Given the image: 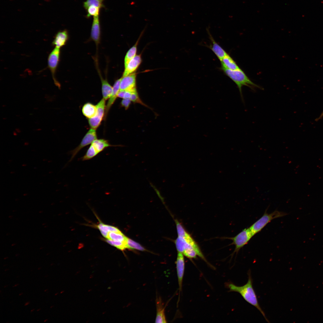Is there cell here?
Here are the masks:
<instances>
[{"instance_id":"obj_1","label":"cell","mask_w":323,"mask_h":323,"mask_svg":"<svg viewBox=\"0 0 323 323\" xmlns=\"http://www.w3.org/2000/svg\"><path fill=\"white\" fill-rule=\"evenodd\" d=\"M248 281L244 285L238 286L233 283L229 284L228 287L230 291L239 293L246 301L256 308L262 314L266 321L269 322L258 302L257 295L253 287L252 280L250 270L248 271Z\"/></svg>"},{"instance_id":"obj_2","label":"cell","mask_w":323,"mask_h":323,"mask_svg":"<svg viewBox=\"0 0 323 323\" xmlns=\"http://www.w3.org/2000/svg\"><path fill=\"white\" fill-rule=\"evenodd\" d=\"M220 69L225 74L236 84L243 101H244V99L242 88L243 86H247L254 91L256 88L261 89L259 86L251 80L241 69L235 70H229L222 67H221Z\"/></svg>"},{"instance_id":"obj_3","label":"cell","mask_w":323,"mask_h":323,"mask_svg":"<svg viewBox=\"0 0 323 323\" xmlns=\"http://www.w3.org/2000/svg\"><path fill=\"white\" fill-rule=\"evenodd\" d=\"M287 214L286 213L278 210H275L270 214L267 213L266 211L262 216L249 228L254 236L260 232L273 220L283 217Z\"/></svg>"},{"instance_id":"obj_4","label":"cell","mask_w":323,"mask_h":323,"mask_svg":"<svg viewBox=\"0 0 323 323\" xmlns=\"http://www.w3.org/2000/svg\"><path fill=\"white\" fill-rule=\"evenodd\" d=\"M113 146L104 139H96L92 143L85 154L80 159L84 161L91 159L107 147Z\"/></svg>"},{"instance_id":"obj_5","label":"cell","mask_w":323,"mask_h":323,"mask_svg":"<svg viewBox=\"0 0 323 323\" xmlns=\"http://www.w3.org/2000/svg\"><path fill=\"white\" fill-rule=\"evenodd\" d=\"M177 233L178 236L183 238L186 241L191 245L196 250L198 256L209 265L211 267L212 266L208 262L204 255L202 252L199 247L191 236L185 229L182 224L177 220H175Z\"/></svg>"},{"instance_id":"obj_6","label":"cell","mask_w":323,"mask_h":323,"mask_svg":"<svg viewBox=\"0 0 323 323\" xmlns=\"http://www.w3.org/2000/svg\"><path fill=\"white\" fill-rule=\"evenodd\" d=\"M254 236L249 228H246L233 237L229 238L235 246L233 253H237L239 250L247 244Z\"/></svg>"},{"instance_id":"obj_7","label":"cell","mask_w":323,"mask_h":323,"mask_svg":"<svg viewBox=\"0 0 323 323\" xmlns=\"http://www.w3.org/2000/svg\"><path fill=\"white\" fill-rule=\"evenodd\" d=\"M60 49L55 47L49 54L48 58V68L54 83L57 86L59 84L56 78L55 74L60 60Z\"/></svg>"},{"instance_id":"obj_8","label":"cell","mask_w":323,"mask_h":323,"mask_svg":"<svg viewBox=\"0 0 323 323\" xmlns=\"http://www.w3.org/2000/svg\"><path fill=\"white\" fill-rule=\"evenodd\" d=\"M97 139V135L95 129L91 128L84 136L79 145L70 151V154H71V157L69 162L71 161L83 148L91 144Z\"/></svg>"},{"instance_id":"obj_9","label":"cell","mask_w":323,"mask_h":323,"mask_svg":"<svg viewBox=\"0 0 323 323\" xmlns=\"http://www.w3.org/2000/svg\"><path fill=\"white\" fill-rule=\"evenodd\" d=\"M105 100L102 99L96 105L97 111L95 115L89 119L88 122L91 128L96 129L100 125L106 109Z\"/></svg>"},{"instance_id":"obj_10","label":"cell","mask_w":323,"mask_h":323,"mask_svg":"<svg viewBox=\"0 0 323 323\" xmlns=\"http://www.w3.org/2000/svg\"><path fill=\"white\" fill-rule=\"evenodd\" d=\"M184 255L183 253L178 252L176 262L179 290V298L180 292L182 290V282L185 272V263Z\"/></svg>"},{"instance_id":"obj_11","label":"cell","mask_w":323,"mask_h":323,"mask_svg":"<svg viewBox=\"0 0 323 323\" xmlns=\"http://www.w3.org/2000/svg\"><path fill=\"white\" fill-rule=\"evenodd\" d=\"M136 89V75L133 73L121 78L120 90L132 91Z\"/></svg>"},{"instance_id":"obj_12","label":"cell","mask_w":323,"mask_h":323,"mask_svg":"<svg viewBox=\"0 0 323 323\" xmlns=\"http://www.w3.org/2000/svg\"><path fill=\"white\" fill-rule=\"evenodd\" d=\"M207 31L211 42V44L208 46V47L211 50L220 61L228 54L214 40L208 29H207Z\"/></svg>"},{"instance_id":"obj_13","label":"cell","mask_w":323,"mask_h":323,"mask_svg":"<svg viewBox=\"0 0 323 323\" xmlns=\"http://www.w3.org/2000/svg\"><path fill=\"white\" fill-rule=\"evenodd\" d=\"M99 16L93 17L91 30V37L97 45L99 43L100 27Z\"/></svg>"},{"instance_id":"obj_14","label":"cell","mask_w":323,"mask_h":323,"mask_svg":"<svg viewBox=\"0 0 323 323\" xmlns=\"http://www.w3.org/2000/svg\"><path fill=\"white\" fill-rule=\"evenodd\" d=\"M156 315L155 323H167L165 313V307L161 298L157 296L156 299Z\"/></svg>"},{"instance_id":"obj_15","label":"cell","mask_w":323,"mask_h":323,"mask_svg":"<svg viewBox=\"0 0 323 323\" xmlns=\"http://www.w3.org/2000/svg\"><path fill=\"white\" fill-rule=\"evenodd\" d=\"M68 38V33L66 30L60 31L56 34L52 42V45L60 49L65 44Z\"/></svg>"},{"instance_id":"obj_16","label":"cell","mask_w":323,"mask_h":323,"mask_svg":"<svg viewBox=\"0 0 323 323\" xmlns=\"http://www.w3.org/2000/svg\"><path fill=\"white\" fill-rule=\"evenodd\" d=\"M141 59L140 55H136L128 63L125 67L123 76H125L133 73L137 69L140 64Z\"/></svg>"},{"instance_id":"obj_17","label":"cell","mask_w":323,"mask_h":323,"mask_svg":"<svg viewBox=\"0 0 323 323\" xmlns=\"http://www.w3.org/2000/svg\"><path fill=\"white\" fill-rule=\"evenodd\" d=\"M121 78L117 80L115 82L113 87L112 92L111 96L109 98L106 107V115L109 110L111 106L115 102L116 98L118 97V94L120 90V84Z\"/></svg>"},{"instance_id":"obj_18","label":"cell","mask_w":323,"mask_h":323,"mask_svg":"<svg viewBox=\"0 0 323 323\" xmlns=\"http://www.w3.org/2000/svg\"><path fill=\"white\" fill-rule=\"evenodd\" d=\"M221 67L228 69L235 70L241 68L236 62L228 54L220 60Z\"/></svg>"},{"instance_id":"obj_19","label":"cell","mask_w":323,"mask_h":323,"mask_svg":"<svg viewBox=\"0 0 323 323\" xmlns=\"http://www.w3.org/2000/svg\"><path fill=\"white\" fill-rule=\"evenodd\" d=\"M97 228L100 231L103 236L106 238L109 232H121L117 228L113 226L106 225L100 222L96 226Z\"/></svg>"},{"instance_id":"obj_20","label":"cell","mask_w":323,"mask_h":323,"mask_svg":"<svg viewBox=\"0 0 323 323\" xmlns=\"http://www.w3.org/2000/svg\"><path fill=\"white\" fill-rule=\"evenodd\" d=\"M97 111L96 106L91 103H88L83 106L82 112L83 115L89 119L92 118L96 115Z\"/></svg>"},{"instance_id":"obj_21","label":"cell","mask_w":323,"mask_h":323,"mask_svg":"<svg viewBox=\"0 0 323 323\" xmlns=\"http://www.w3.org/2000/svg\"><path fill=\"white\" fill-rule=\"evenodd\" d=\"M102 83V92L103 98L106 100L109 98L112 92L113 87L109 83L106 79L101 78Z\"/></svg>"},{"instance_id":"obj_22","label":"cell","mask_w":323,"mask_h":323,"mask_svg":"<svg viewBox=\"0 0 323 323\" xmlns=\"http://www.w3.org/2000/svg\"><path fill=\"white\" fill-rule=\"evenodd\" d=\"M127 237L122 232H109L106 239L111 240L124 242Z\"/></svg>"},{"instance_id":"obj_23","label":"cell","mask_w":323,"mask_h":323,"mask_svg":"<svg viewBox=\"0 0 323 323\" xmlns=\"http://www.w3.org/2000/svg\"><path fill=\"white\" fill-rule=\"evenodd\" d=\"M105 0H86L83 2V7L86 10L91 6H95L100 8H105L103 4Z\"/></svg>"},{"instance_id":"obj_24","label":"cell","mask_w":323,"mask_h":323,"mask_svg":"<svg viewBox=\"0 0 323 323\" xmlns=\"http://www.w3.org/2000/svg\"><path fill=\"white\" fill-rule=\"evenodd\" d=\"M126 248L131 249H136L144 251L145 249L141 245L127 237L126 240Z\"/></svg>"},{"instance_id":"obj_25","label":"cell","mask_w":323,"mask_h":323,"mask_svg":"<svg viewBox=\"0 0 323 323\" xmlns=\"http://www.w3.org/2000/svg\"><path fill=\"white\" fill-rule=\"evenodd\" d=\"M137 43L131 48L127 52L124 59V66L126 67L129 61L135 56L137 52Z\"/></svg>"},{"instance_id":"obj_26","label":"cell","mask_w":323,"mask_h":323,"mask_svg":"<svg viewBox=\"0 0 323 323\" xmlns=\"http://www.w3.org/2000/svg\"><path fill=\"white\" fill-rule=\"evenodd\" d=\"M187 242L182 237L178 236L175 240V244L178 252L183 253Z\"/></svg>"},{"instance_id":"obj_27","label":"cell","mask_w":323,"mask_h":323,"mask_svg":"<svg viewBox=\"0 0 323 323\" xmlns=\"http://www.w3.org/2000/svg\"><path fill=\"white\" fill-rule=\"evenodd\" d=\"M100 8L95 6H91L89 7L86 10L87 14L86 16V18L89 19L91 16H99Z\"/></svg>"},{"instance_id":"obj_28","label":"cell","mask_w":323,"mask_h":323,"mask_svg":"<svg viewBox=\"0 0 323 323\" xmlns=\"http://www.w3.org/2000/svg\"><path fill=\"white\" fill-rule=\"evenodd\" d=\"M105 241L109 244L120 250L123 251L127 249L126 241L124 242L115 241L106 239Z\"/></svg>"},{"instance_id":"obj_29","label":"cell","mask_w":323,"mask_h":323,"mask_svg":"<svg viewBox=\"0 0 323 323\" xmlns=\"http://www.w3.org/2000/svg\"><path fill=\"white\" fill-rule=\"evenodd\" d=\"M131 101L135 103H139L141 105L148 107L141 101L139 97L137 90L132 92L130 97Z\"/></svg>"},{"instance_id":"obj_30","label":"cell","mask_w":323,"mask_h":323,"mask_svg":"<svg viewBox=\"0 0 323 323\" xmlns=\"http://www.w3.org/2000/svg\"><path fill=\"white\" fill-rule=\"evenodd\" d=\"M131 101L130 99H123L121 102V105L124 107L126 109H127L129 108Z\"/></svg>"},{"instance_id":"obj_31","label":"cell","mask_w":323,"mask_h":323,"mask_svg":"<svg viewBox=\"0 0 323 323\" xmlns=\"http://www.w3.org/2000/svg\"><path fill=\"white\" fill-rule=\"evenodd\" d=\"M29 303H30L29 301L27 302L26 303H25V306H26V305H28V304H29Z\"/></svg>"},{"instance_id":"obj_32","label":"cell","mask_w":323,"mask_h":323,"mask_svg":"<svg viewBox=\"0 0 323 323\" xmlns=\"http://www.w3.org/2000/svg\"><path fill=\"white\" fill-rule=\"evenodd\" d=\"M323 116V112L322 113L321 115H320V117H319V118H322Z\"/></svg>"},{"instance_id":"obj_33","label":"cell","mask_w":323,"mask_h":323,"mask_svg":"<svg viewBox=\"0 0 323 323\" xmlns=\"http://www.w3.org/2000/svg\"><path fill=\"white\" fill-rule=\"evenodd\" d=\"M19 284H16L14 286H13V287H15V286H17Z\"/></svg>"},{"instance_id":"obj_34","label":"cell","mask_w":323,"mask_h":323,"mask_svg":"<svg viewBox=\"0 0 323 323\" xmlns=\"http://www.w3.org/2000/svg\"><path fill=\"white\" fill-rule=\"evenodd\" d=\"M47 320H48V319H46V320H45L44 321V322H45Z\"/></svg>"},{"instance_id":"obj_35","label":"cell","mask_w":323,"mask_h":323,"mask_svg":"<svg viewBox=\"0 0 323 323\" xmlns=\"http://www.w3.org/2000/svg\"><path fill=\"white\" fill-rule=\"evenodd\" d=\"M34 310V309H33L32 310H31V312H32V311H33V310Z\"/></svg>"},{"instance_id":"obj_36","label":"cell","mask_w":323,"mask_h":323,"mask_svg":"<svg viewBox=\"0 0 323 323\" xmlns=\"http://www.w3.org/2000/svg\"><path fill=\"white\" fill-rule=\"evenodd\" d=\"M22 294H23V293H20V294H19V295H22Z\"/></svg>"},{"instance_id":"obj_37","label":"cell","mask_w":323,"mask_h":323,"mask_svg":"<svg viewBox=\"0 0 323 323\" xmlns=\"http://www.w3.org/2000/svg\"><path fill=\"white\" fill-rule=\"evenodd\" d=\"M40 310V309H38V310H37V311H38L39 310Z\"/></svg>"},{"instance_id":"obj_38","label":"cell","mask_w":323,"mask_h":323,"mask_svg":"<svg viewBox=\"0 0 323 323\" xmlns=\"http://www.w3.org/2000/svg\"><path fill=\"white\" fill-rule=\"evenodd\" d=\"M8 269H6L5 270V271H6L8 270Z\"/></svg>"},{"instance_id":"obj_39","label":"cell","mask_w":323,"mask_h":323,"mask_svg":"<svg viewBox=\"0 0 323 323\" xmlns=\"http://www.w3.org/2000/svg\"><path fill=\"white\" fill-rule=\"evenodd\" d=\"M7 285H6V286H4V287H7Z\"/></svg>"},{"instance_id":"obj_40","label":"cell","mask_w":323,"mask_h":323,"mask_svg":"<svg viewBox=\"0 0 323 323\" xmlns=\"http://www.w3.org/2000/svg\"><path fill=\"white\" fill-rule=\"evenodd\" d=\"M53 306H52L51 307H50V308H51V307H53Z\"/></svg>"},{"instance_id":"obj_41","label":"cell","mask_w":323,"mask_h":323,"mask_svg":"<svg viewBox=\"0 0 323 323\" xmlns=\"http://www.w3.org/2000/svg\"><path fill=\"white\" fill-rule=\"evenodd\" d=\"M41 268H40H40H38V269H41Z\"/></svg>"},{"instance_id":"obj_42","label":"cell","mask_w":323,"mask_h":323,"mask_svg":"<svg viewBox=\"0 0 323 323\" xmlns=\"http://www.w3.org/2000/svg\"><path fill=\"white\" fill-rule=\"evenodd\" d=\"M47 290H48L47 289H46V290H45V291H46Z\"/></svg>"},{"instance_id":"obj_43","label":"cell","mask_w":323,"mask_h":323,"mask_svg":"<svg viewBox=\"0 0 323 323\" xmlns=\"http://www.w3.org/2000/svg\"><path fill=\"white\" fill-rule=\"evenodd\" d=\"M57 294H58V293H56V294H55V295H57Z\"/></svg>"}]
</instances>
